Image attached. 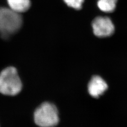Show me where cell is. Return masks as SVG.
Here are the masks:
<instances>
[{
    "mask_svg": "<svg viewBox=\"0 0 127 127\" xmlns=\"http://www.w3.org/2000/svg\"><path fill=\"white\" fill-rule=\"evenodd\" d=\"M23 19L20 14L10 9L0 8V34L4 39L8 38L19 30Z\"/></svg>",
    "mask_w": 127,
    "mask_h": 127,
    "instance_id": "cell-1",
    "label": "cell"
},
{
    "mask_svg": "<svg viewBox=\"0 0 127 127\" xmlns=\"http://www.w3.org/2000/svg\"><path fill=\"white\" fill-rule=\"evenodd\" d=\"M22 84L17 70L8 67L0 73V93L7 95H15L22 90Z\"/></svg>",
    "mask_w": 127,
    "mask_h": 127,
    "instance_id": "cell-2",
    "label": "cell"
},
{
    "mask_svg": "<svg viewBox=\"0 0 127 127\" xmlns=\"http://www.w3.org/2000/svg\"><path fill=\"white\" fill-rule=\"evenodd\" d=\"M34 120L35 123L40 127L55 126L59 122L58 109L54 104L43 103L35 111Z\"/></svg>",
    "mask_w": 127,
    "mask_h": 127,
    "instance_id": "cell-3",
    "label": "cell"
},
{
    "mask_svg": "<svg viewBox=\"0 0 127 127\" xmlns=\"http://www.w3.org/2000/svg\"><path fill=\"white\" fill-rule=\"evenodd\" d=\"M93 32L98 37L112 35L114 32V26L111 20L106 17H98L92 23Z\"/></svg>",
    "mask_w": 127,
    "mask_h": 127,
    "instance_id": "cell-4",
    "label": "cell"
},
{
    "mask_svg": "<svg viewBox=\"0 0 127 127\" xmlns=\"http://www.w3.org/2000/svg\"><path fill=\"white\" fill-rule=\"evenodd\" d=\"M108 88L106 82L100 76H94L88 84V91L92 96L97 98L102 95Z\"/></svg>",
    "mask_w": 127,
    "mask_h": 127,
    "instance_id": "cell-5",
    "label": "cell"
},
{
    "mask_svg": "<svg viewBox=\"0 0 127 127\" xmlns=\"http://www.w3.org/2000/svg\"><path fill=\"white\" fill-rule=\"evenodd\" d=\"M10 9L18 13L27 11L31 6L30 0H7Z\"/></svg>",
    "mask_w": 127,
    "mask_h": 127,
    "instance_id": "cell-6",
    "label": "cell"
},
{
    "mask_svg": "<svg viewBox=\"0 0 127 127\" xmlns=\"http://www.w3.org/2000/svg\"><path fill=\"white\" fill-rule=\"evenodd\" d=\"M117 1V0H98L97 6L101 11L110 13L114 10Z\"/></svg>",
    "mask_w": 127,
    "mask_h": 127,
    "instance_id": "cell-7",
    "label": "cell"
},
{
    "mask_svg": "<svg viewBox=\"0 0 127 127\" xmlns=\"http://www.w3.org/2000/svg\"><path fill=\"white\" fill-rule=\"evenodd\" d=\"M64 1L69 7L79 10L82 9L84 0H64Z\"/></svg>",
    "mask_w": 127,
    "mask_h": 127,
    "instance_id": "cell-8",
    "label": "cell"
}]
</instances>
